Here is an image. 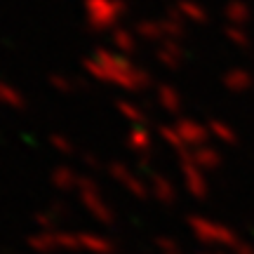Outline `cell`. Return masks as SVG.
I'll list each match as a JSON object with an SVG mask.
<instances>
[{"label":"cell","mask_w":254,"mask_h":254,"mask_svg":"<svg viewBox=\"0 0 254 254\" xmlns=\"http://www.w3.org/2000/svg\"><path fill=\"white\" fill-rule=\"evenodd\" d=\"M80 198H82L85 209L92 214V219H97L99 224H106V226L116 224V214H113V209L104 202V198L97 193V189H94L92 184H85V186H82Z\"/></svg>","instance_id":"obj_1"},{"label":"cell","mask_w":254,"mask_h":254,"mask_svg":"<svg viewBox=\"0 0 254 254\" xmlns=\"http://www.w3.org/2000/svg\"><path fill=\"white\" fill-rule=\"evenodd\" d=\"M80 252L85 254H116V243L109 236L94 231H80Z\"/></svg>","instance_id":"obj_2"},{"label":"cell","mask_w":254,"mask_h":254,"mask_svg":"<svg viewBox=\"0 0 254 254\" xmlns=\"http://www.w3.org/2000/svg\"><path fill=\"white\" fill-rule=\"evenodd\" d=\"M57 221H59V217H55V214H50V212H43V214H38L36 217V226L40 228V231H55Z\"/></svg>","instance_id":"obj_3"},{"label":"cell","mask_w":254,"mask_h":254,"mask_svg":"<svg viewBox=\"0 0 254 254\" xmlns=\"http://www.w3.org/2000/svg\"><path fill=\"white\" fill-rule=\"evenodd\" d=\"M71 174H64V172H59L57 174V186H62V189H68L71 186Z\"/></svg>","instance_id":"obj_4"}]
</instances>
